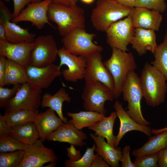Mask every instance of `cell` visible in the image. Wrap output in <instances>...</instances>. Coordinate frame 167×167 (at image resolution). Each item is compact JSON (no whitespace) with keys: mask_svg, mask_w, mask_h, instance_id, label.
<instances>
[{"mask_svg":"<svg viewBox=\"0 0 167 167\" xmlns=\"http://www.w3.org/2000/svg\"><path fill=\"white\" fill-rule=\"evenodd\" d=\"M24 154L23 150L0 152V167H18L22 160Z\"/></svg>","mask_w":167,"mask_h":167,"instance_id":"1f68e13d","label":"cell"},{"mask_svg":"<svg viewBox=\"0 0 167 167\" xmlns=\"http://www.w3.org/2000/svg\"><path fill=\"white\" fill-rule=\"evenodd\" d=\"M96 145L94 143L91 148H87L82 156L77 161L69 159L66 160L64 165L66 167H91V165L95 154H94Z\"/></svg>","mask_w":167,"mask_h":167,"instance_id":"836d02e7","label":"cell"},{"mask_svg":"<svg viewBox=\"0 0 167 167\" xmlns=\"http://www.w3.org/2000/svg\"><path fill=\"white\" fill-rule=\"evenodd\" d=\"M10 135L26 145L33 144L39 138L35 125L32 122L11 126Z\"/></svg>","mask_w":167,"mask_h":167,"instance_id":"d4e9b609","label":"cell"},{"mask_svg":"<svg viewBox=\"0 0 167 167\" xmlns=\"http://www.w3.org/2000/svg\"><path fill=\"white\" fill-rule=\"evenodd\" d=\"M110 57L103 62L111 74L114 81V99L122 93V85L128 73L137 68L135 58L131 53H127L116 48H112Z\"/></svg>","mask_w":167,"mask_h":167,"instance_id":"3957f363","label":"cell"},{"mask_svg":"<svg viewBox=\"0 0 167 167\" xmlns=\"http://www.w3.org/2000/svg\"><path fill=\"white\" fill-rule=\"evenodd\" d=\"M0 40L8 41L6 36L5 31L2 17L0 16Z\"/></svg>","mask_w":167,"mask_h":167,"instance_id":"7dc6e473","label":"cell"},{"mask_svg":"<svg viewBox=\"0 0 167 167\" xmlns=\"http://www.w3.org/2000/svg\"><path fill=\"white\" fill-rule=\"evenodd\" d=\"M86 134L77 129L69 121L64 123L52 132L47 138L48 141L66 142L75 146L82 147L86 145Z\"/></svg>","mask_w":167,"mask_h":167,"instance_id":"e0dca14e","label":"cell"},{"mask_svg":"<svg viewBox=\"0 0 167 167\" xmlns=\"http://www.w3.org/2000/svg\"><path fill=\"white\" fill-rule=\"evenodd\" d=\"M135 29L130 15L113 23L105 32L107 43L112 49L126 52L129 50L127 46L130 44Z\"/></svg>","mask_w":167,"mask_h":167,"instance_id":"9c48e42d","label":"cell"},{"mask_svg":"<svg viewBox=\"0 0 167 167\" xmlns=\"http://www.w3.org/2000/svg\"><path fill=\"white\" fill-rule=\"evenodd\" d=\"M27 145L19 141L12 135H8L0 136V152H13L24 150Z\"/></svg>","mask_w":167,"mask_h":167,"instance_id":"d6a6232c","label":"cell"},{"mask_svg":"<svg viewBox=\"0 0 167 167\" xmlns=\"http://www.w3.org/2000/svg\"><path fill=\"white\" fill-rule=\"evenodd\" d=\"M4 0L6 2H9L10 1V0Z\"/></svg>","mask_w":167,"mask_h":167,"instance_id":"f5cc1de1","label":"cell"},{"mask_svg":"<svg viewBox=\"0 0 167 167\" xmlns=\"http://www.w3.org/2000/svg\"><path fill=\"white\" fill-rule=\"evenodd\" d=\"M38 113L37 109H19L6 112L3 117L8 125L12 126L32 122Z\"/></svg>","mask_w":167,"mask_h":167,"instance_id":"f546056e","label":"cell"},{"mask_svg":"<svg viewBox=\"0 0 167 167\" xmlns=\"http://www.w3.org/2000/svg\"><path fill=\"white\" fill-rule=\"evenodd\" d=\"M110 166L98 154H95L91 167H109Z\"/></svg>","mask_w":167,"mask_h":167,"instance_id":"7bdbcfd3","label":"cell"},{"mask_svg":"<svg viewBox=\"0 0 167 167\" xmlns=\"http://www.w3.org/2000/svg\"><path fill=\"white\" fill-rule=\"evenodd\" d=\"M58 50L53 35L40 36L33 42L29 65L42 67L53 64L56 60Z\"/></svg>","mask_w":167,"mask_h":167,"instance_id":"ba28073f","label":"cell"},{"mask_svg":"<svg viewBox=\"0 0 167 167\" xmlns=\"http://www.w3.org/2000/svg\"><path fill=\"white\" fill-rule=\"evenodd\" d=\"M11 127L9 126L0 114V136L10 134Z\"/></svg>","mask_w":167,"mask_h":167,"instance_id":"b9f144b4","label":"cell"},{"mask_svg":"<svg viewBox=\"0 0 167 167\" xmlns=\"http://www.w3.org/2000/svg\"><path fill=\"white\" fill-rule=\"evenodd\" d=\"M89 135L96 145L95 151L97 153L101 156L110 167H119V162L122 156L121 148L112 146L106 142L103 137L96 136L92 133Z\"/></svg>","mask_w":167,"mask_h":167,"instance_id":"603a6c76","label":"cell"},{"mask_svg":"<svg viewBox=\"0 0 167 167\" xmlns=\"http://www.w3.org/2000/svg\"><path fill=\"white\" fill-rule=\"evenodd\" d=\"M66 115L71 118L69 121L79 130L93 126L105 116L96 112L86 110L77 113L68 112Z\"/></svg>","mask_w":167,"mask_h":167,"instance_id":"83f0119b","label":"cell"},{"mask_svg":"<svg viewBox=\"0 0 167 167\" xmlns=\"http://www.w3.org/2000/svg\"><path fill=\"white\" fill-rule=\"evenodd\" d=\"M167 147V131L150 137L148 140L141 148L134 149L132 154L135 157L159 152Z\"/></svg>","mask_w":167,"mask_h":167,"instance_id":"4316f807","label":"cell"},{"mask_svg":"<svg viewBox=\"0 0 167 167\" xmlns=\"http://www.w3.org/2000/svg\"><path fill=\"white\" fill-rule=\"evenodd\" d=\"M22 84L14 85L11 88L0 86V108H4L8 102L15 95Z\"/></svg>","mask_w":167,"mask_h":167,"instance_id":"8d00e7d4","label":"cell"},{"mask_svg":"<svg viewBox=\"0 0 167 167\" xmlns=\"http://www.w3.org/2000/svg\"><path fill=\"white\" fill-rule=\"evenodd\" d=\"M102 58L100 52L93 53L86 58L84 79L85 82L100 81L113 92L114 85L113 77L104 66Z\"/></svg>","mask_w":167,"mask_h":167,"instance_id":"4fadbf2b","label":"cell"},{"mask_svg":"<svg viewBox=\"0 0 167 167\" xmlns=\"http://www.w3.org/2000/svg\"><path fill=\"white\" fill-rule=\"evenodd\" d=\"M28 82L26 67L6 59L5 85L22 84Z\"/></svg>","mask_w":167,"mask_h":167,"instance_id":"f1b7e54d","label":"cell"},{"mask_svg":"<svg viewBox=\"0 0 167 167\" xmlns=\"http://www.w3.org/2000/svg\"><path fill=\"white\" fill-rule=\"evenodd\" d=\"M55 112L49 108L45 112L38 113L32 120L37 131L39 138L43 142L52 132L64 123L56 115Z\"/></svg>","mask_w":167,"mask_h":167,"instance_id":"44dd1931","label":"cell"},{"mask_svg":"<svg viewBox=\"0 0 167 167\" xmlns=\"http://www.w3.org/2000/svg\"><path fill=\"white\" fill-rule=\"evenodd\" d=\"M117 116L115 112H113L109 116H105L94 125L88 128L94 131L95 135L105 138L107 142L114 147L116 136L113 134V127Z\"/></svg>","mask_w":167,"mask_h":167,"instance_id":"484cf974","label":"cell"},{"mask_svg":"<svg viewBox=\"0 0 167 167\" xmlns=\"http://www.w3.org/2000/svg\"><path fill=\"white\" fill-rule=\"evenodd\" d=\"M58 55L60 59V67L63 65L68 67L62 71V75L65 80L75 82L84 79L87 65L86 58L72 54L63 47L59 49Z\"/></svg>","mask_w":167,"mask_h":167,"instance_id":"7c38bea8","label":"cell"},{"mask_svg":"<svg viewBox=\"0 0 167 167\" xmlns=\"http://www.w3.org/2000/svg\"><path fill=\"white\" fill-rule=\"evenodd\" d=\"M14 10L12 13L13 18L17 16L24 6L32 2V0H13Z\"/></svg>","mask_w":167,"mask_h":167,"instance_id":"f35d334b","label":"cell"},{"mask_svg":"<svg viewBox=\"0 0 167 167\" xmlns=\"http://www.w3.org/2000/svg\"><path fill=\"white\" fill-rule=\"evenodd\" d=\"M43 143L38 139L34 143L27 145L18 167H41L47 163L56 162L58 158L53 149L46 147Z\"/></svg>","mask_w":167,"mask_h":167,"instance_id":"8fae6325","label":"cell"},{"mask_svg":"<svg viewBox=\"0 0 167 167\" xmlns=\"http://www.w3.org/2000/svg\"><path fill=\"white\" fill-rule=\"evenodd\" d=\"M6 58L0 54V86L4 87L5 84V75L6 62Z\"/></svg>","mask_w":167,"mask_h":167,"instance_id":"60d3db41","label":"cell"},{"mask_svg":"<svg viewBox=\"0 0 167 167\" xmlns=\"http://www.w3.org/2000/svg\"><path fill=\"white\" fill-rule=\"evenodd\" d=\"M42 0H32V3H35L40 2Z\"/></svg>","mask_w":167,"mask_h":167,"instance_id":"816d5d0a","label":"cell"},{"mask_svg":"<svg viewBox=\"0 0 167 167\" xmlns=\"http://www.w3.org/2000/svg\"><path fill=\"white\" fill-rule=\"evenodd\" d=\"M83 2L87 4H91L95 0H80Z\"/></svg>","mask_w":167,"mask_h":167,"instance_id":"681fc988","label":"cell"},{"mask_svg":"<svg viewBox=\"0 0 167 167\" xmlns=\"http://www.w3.org/2000/svg\"><path fill=\"white\" fill-rule=\"evenodd\" d=\"M51 2L50 0L31 2L26 8L22 10L17 16L13 19L12 22L16 23L22 21H29L39 29L43 28L46 24L54 28L49 22L47 16L49 7Z\"/></svg>","mask_w":167,"mask_h":167,"instance_id":"5bb4252c","label":"cell"},{"mask_svg":"<svg viewBox=\"0 0 167 167\" xmlns=\"http://www.w3.org/2000/svg\"><path fill=\"white\" fill-rule=\"evenodd\" d=\"M5 31L6 36L8 41L13 43H33L35 39L36 34L29 32L27 28L20 27L12 20V15L7 12H1Z\"/></svg>","mask_w":167,"mask_h":167,"instance_id":"ffe728a7","label":"cell"},{"mask_svg":"<svg viewBox=\"0 0 167 167\" xmlns=\"http://www.w3.org/2000/svg\"><path fill=\"white\" fill-rule=\"evenodd\" d=\"M167 131V126L165 127L159 129H152L151 133L154 134H157L164 131Z\"/></svg>","mask_w":167,"mask_h":167,"instance_id":"c3c4849f","label":"cell"},{"mask_svg":"<svg viewBox=\"0 0 167 167\" xmlns=\"http://www.w3.org/2000/svg\"><path fill=\"white\" fill-rule=\"evenodd\" d=\"M52 2L66 6L76 5L78 0H50Z\"/></svg>","mask_w":167,"mask_h":167,"instance_id":"f6af8a7d","label":"cell"},{"mask_svg":"<svg viewBox=\"0 0 167 167\" xmlns=\"http://www.w3.org/2000/svg\"><path fill=\"white\" fill-rule=\"evenodd\" d=\"M123 100L128 103L126 111L138 123L148 126L151 123L144 118L141 110V101L143 94L140 78L134 70L128 73L122 89Z\"/></svg>","mask_w":167,"mask_h":167,"instance_id":"5b68a950","label":"cell"},{"mask_svg":"<svg viewBox=\"0 0 167 167\" xmlns=\"http://www.w3.org/2000/svg\"><path fill=\"white\" fill-rule=\"evenodd\" d=\"M131 9L115 0H98L92 12L91 22L96 30L105 32L112 24L130 15Z\"/></svg>","mask_w":167,"mask_h":167,"instance_id":"277c9868","label":"cell"},{"mask_svg":"<svg viewBox=\"0 0 167 167\" xmlns=\"http://www.w3.org/2000/svg\"><path fill=\"white\" fill-rule=\"evenodd\" d=\"M67 151V156L69 159L73 161H77L81 157V152L79 150H77L75 146L71 145L69 148H66Z\"/></svg>","mask_w":167,"mask_h":167,"instance_id":"ab89813d","label":"cell"},{"mask_svg":"<svg viewBox=\"0 0 167 167\" xmlns=\"http://www.w3.org/2000/svg\"><path fill=\"white\" fill-rule=\"evenodd\" d=\"M71 100V98L68 93L64 88H61L53 95L48 93H45L42 97L41 106L42 108L49 107L54 110L59 118L66 123L68 121L63 115L62 104L65 101L69 103Z\"/></svg>","mask_w":167,"mask_h":167,"instance_id":"cb8c5ba5","label":"cell"},{"mask_svg":"<svg viewBox=\"0 0 167 167\" xmlns=\"http://www.w3.org/2000/svg\"><path fill=\"white\" fill-rule=\"evenodd\" d=\"M139 78L143 97L146 104L155 107L163 103L167 93V82L164 76L147 62Z\"/></svg>","mask_w":167,"mask_h":167,"instance_id":"6da1fadb","label":"cell"},{"mask_svg":"<svg viewBox=\"0 0 167 167\" xmlns=\"http://www.w3.org/2000/svg\"><path fill=\"white\" fill-rule=\"evenodd\" d=\"M130 15L135 28H140L158 31L163 19L159 12L142 7L132 8Z\"/></svg>","mask_w":167,"mask_h":167,"instance_id":"d6986e66","label":"cell"},{"mask_svg":"<svg viewBox=\"0 0 167 167\" xmlns=\"http://www.w3.org/2000/svg\"><path fill=\"white\" fill-rule=\"evenodd\" d=\"M165 0H136L135 7H142L159 12H164L167 5Z\"/></svg>","mask_w":167,"mask_h":167,"instance_id":"d590c367","label":"cell"},{"mask_svg":"<svg viewBox=\"0 0 167 167\" xmlns=\"http://www.w3.org/2000/svg\"><path fill=\"white\" fill-rule=\"evenodd\" d=\"M33 43H13L0 40V54L25 67L29 65Z\"/></svg>","mask_w":167,"mask_h":167,"instance_id":"ac0fdd59","label":"cell"},{"mask_svg":"<svg viewBox=\"0 0 167 167\" xmlns=\"http://www.w3.org/2000/svg\"><path fill=\"white\" fill-rule=\"evenodd\" d=\"M159 167H167V147L159 152Z\"/></svg>","mask_w":167,"mask_h":167,"instance_id":"ee69618b","label":"cell"},{"mask_svg":"<svg viewBox=\"0 0 167 167\" xmlns=\"http://www.w3.org/2000/svg\"><path fill=\"white\" fill-rule=\"evenodd\" d=\"M81 97L86 110L96 112L104 115L107 112L105 103L108 101H113L114 99L113 92L98 81L85 82Z\"/></svg>","mask_w":167,"mask_h":167,"instance_id":"52a82bcc","label":"cell"},{"mask_svg":"<svg viewBox=\"0 0 167 167\" xmlns=\"http://www.w3.org/2000/svg\"><path fill=\"white\" fill-rule=\"evenodd\" d=\"M47 16L49 21L57 24L62 37L74 28H85L84 10L76 5L66 6L52 2L49 7Z\"/></svg>","mask_w":167,"mask_h":167,"instance_id":"7a4b0ae2","label":"cell"},{"mask_svg":"<svg viewBox=\"0 0 167 167\" xmlns=\"http://www.w3.org/2000/svg\"><path fill=\"white\" fill-rule=\"evenodd\" d=\"M42 89L29 82L22 84L15 96L4 107L5 112L19 109H37L41 106Z\"/></svg>","mask_w":167,"mask_h":167,"instance_id":"30bf717a","label":"cell"},{"mask_svg":"<svg viewBox=\"0 0 167 167\" xmlns=\"http://www.w3.org/2000/svg\"><path fill=\"white\" fill-rule=\"evenodd\" d=\"M125 6L132 8L135 7L136 0H115Z\"/></svg>","mask_w":167,"mask_h":167,"instance_id":"bcb514c9","label":"cell"},{"mask_svg":"<svg viewBox=\"0 0 167 167\" xmlns=\"http://www.w3.org/2000/svg\"><path fill=\"white\" fill-rule=\"evenodd\" d=\"M153 54L155 59L151 64L164 76L167 82V28L163 42L157 45Z\"/></svg>","mask_w":167,"mask_h":167,"instance_id":"4dcf8cb0","label":"cell"},{"mask_svg":"<svg viewBox=\"0 0 167 167\" xmlns=\"http://www.w3.org/2000/svg\"><path fill=\"white\" fill-rule=\"evenodd\" d=\"M113 107L120 122L119 132L116 136L114 144L115 148L118 147L125 135L130 131H138L142 132L148 137L151 136V128L149 126L140 124L135 121L128 115L123 108L121 103L118 101H115Z\"/></svg>","mask_w":167,"mask_h":167,"instance_id":"2e32d148","label":"cell"},{"mask_svg":"<svg viewBox=\"0 0 167 167\" xmlns=\"http://www.w3.org/2000/svg\"><path fill=\"white\" fill-rule=\"evenodd\" d=\"M50 163L45 167H54L56 165V162H50Z\"/></svg>","mask_w":167,"mask_h":167,"instance_id":"f907efd6","label":"cell"},{"mask_svg":"<svg viewBox=\"0 0 167 167\" xmlns=\"http://www.w3.org/2000/svg\"><path fill=\"white\" fill-rule=\"evenodd\" d=\"M130 44L132 48L140 56L146 54L147 51L153 54L158 45L155 31L140 28H135Z\"/></svg>","mask_w":167,"mask_h":167,"instance_id":"7402d4cb","label":"cell"},{"mask_svg":"<svg viewBox=\"0 0 167 167\" xmlns=\"http://www.w3.org/2000/svg\"><path fill=\"white\" fill-rule=\"evenodd\" d=\"M131 149L129 145H126L123 148L122 157L120 161L122 163L121 167H135L130 157Z\"/></svg>","mask_w":167,"mask_h":167,"instance_id":"74e56055","label":"cell"},{"mask_svg":"<svg viewBox=\"0 0 167 167\" xmlns=\"http://www.w3.org/2000/svg\"><path fill=\"white\" fill-rule=\"evenodd\" d=\"M94 33L87 32L85 28H76L62 37L63 47L68 52L87 58L96 52H102V46L95 44L93 40L96 36Z\"/></svg>","mask_w":167,"mask_h":167,"instance_id":"8992f818","label":"cell"},{"mask_svg":"<svg viewBox=\"0 0 167 167\" xmlns=\"http://www.w3.org/2000/svg\"><path fill=\"white\" fill-rule=\"evenodd\" d=\"M26 68L28 82L41 89L48 88L57 77L62 75L59 65L53 63L42 67L28 65Z\"/></svg>","mask_w":167,"mask_h":167,"instance_id":"9a60e30c","label":"cell"},{"mask_svg":"<svg viewBox=\"0 0 167 167\" xmlns=\"http://www.w3.org/2000/svg\"><path fill=\"white\" fill-rule=\"evenodd\" d=\"M159 152L139 155L135 157L133 163L135 167H157Z\"/></svg>","mask_w":167,"mask_h":167,"instance_id":"e575fe53","label":"cell"}]
</instances>
